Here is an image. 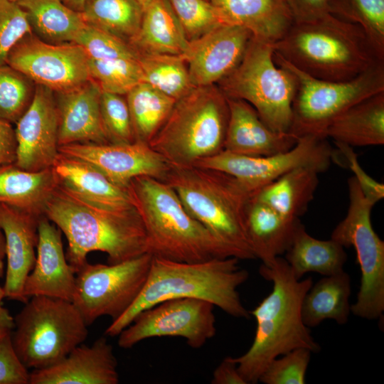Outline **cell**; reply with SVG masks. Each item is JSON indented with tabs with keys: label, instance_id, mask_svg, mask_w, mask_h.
Instances as JSON below:
<instances>
[{
	"label": "cell",
	"instance_id": "6da1fadb",
	"mask_svg": "<svg viewBox=\"0 0 384 384\" xmlns=\"http://www.w3.org/2000/svg\"><path fill=\"white\" fill-rule=\"evenodd\" d=\"M259 272L272 282L271 292L252 311L256 321L250 348L233 357L247 384L256 383L270 363L292 350L304 348L317 353L319 345L302 317L304 295L313 284L311 277L299 279L284 257L261 265Z\"/></svg>",
	"mask_w": 384,
	"mask_h": 384
},
{
	"label": "cell",
	"instance_id": "7a4b0ae2",
	"mask_svg": "<svg viewBox=\"0 0 384 384\" xmlns=\"http://www.w3.org/2000/svg\"><path fill=\"white\" fill-rule=\"evenodd\" d=\"M236 257L213 258L201 262H179L152 256L146 281L137 298L119 318L112 321L105 334L117 336L142 311L174 298L206 300L226 314L247 319L238 293L248 272Z\"/></svg>",
	"mask_w": 384,
	"mask_h": 384
},
{
	"label": "cell",
	"instance_id": "3957f363",
	"mask_svg": "<svg viewBox=\"0 0 384 384\" xmlns=\"http://www.w3.org/2000/svg\"><path fill=\"white\" fill-rule=\"evenodd\" d=\"M272 47L274 53L297 69L328 81L350 80L384 63V56L360 26L330 14L294 21Z\"/></svg>",
	"mask_w": 384,
	"mask_h": 384
},
{
	"label": "cell",
	"instance_id": "277c9868",
	"mask_svg": "<svg viewBox=\"0 0 384 384\" xmlns=\"http://www.w3.org/2000/svg\"><path fill=\"white\" fill-rule=\"evenodd\" d=\"M44 215L65 235L68 241L65 257L75 274L87 262L91 252L106 253L109 264L149 253L146 231L136 208L102 209L82 201L58 184Z\"/></svg>",
	"mask_w": 384,
	"mask_h": 384
},
{
	"label": "cell",
	"instance_id": "5b68a950",
	"mask_svg": "<svg viewBox=\"0 0 384 384\" xmlns=\"http://www.w3.org/2000/svg\"><path fill=\"white\" fill-rule=\"evenodd\" d=\"M129 189L146 231L148 252L152 256L186 262L233 257L191 216L165 181L138 176L130 181Z\"/></svg>",
	"mask_w": 384,
	"mask_h": 384
},
{
	"label": "cell",
	"instance_id": "8992f818",
	"mask_svg": "<svg viewBox=\"0 0 384 384\" xmlns=\"http://www.w3.org/2000/svg\"><path fill=\"white\" fill-rule=\"evenodd\" d=\"M187 211L238 260L255 257L246 232L245 215L254 194L233 176L194 165L172 166L164 180Z\"/></svg>",
	"mask_w": 384,
	"mask_h": 384
},
{
	"label": "cell",
	"instance_id": "52a82bcc",
	"mask_svg": "<svg viewBox=\"0 0 384 384\" xmlns=\"http://www.w3.org/2000/svg\"><path fill=\"white\" fill-rule=\"evenodd\" d=\"M229 108L215 85L195 87L177 100L150 147L172 166L193 165L224 150Z\"/></svg>",
	"mask_w": 384,
	"mask_h": 384
},
{
	"label": "cell",
	"instance_id": "ba28073f",
	"mask_svg": "<svg viewBox=\"0 0 384 384\" xmlns=\"http://www.w3.org/2000/svg\"><path fill=\"white\" fill-rule=\"evenodd\" d=\"M14 318L13 348L32 370L55 365L87 337L84 319L72 302L46 296L30 297Z\"/></svg>",
	"mask_w": 384,
	"mask_h": 384
},
{
	"label": "cell",
	"instance_id": "9c48e42d",
	"mask_svg": "<svg viewBox=\"0 0 384 384\" xmlns=\"http://www.w3.org/2000/svg\"><path fill=\"white\" fill-rule=\"evenodd\" d=\"M217 84L227 97L252 105L271 129L289 132L297 80L275 63L272 43L252 37L240 63Z\"/></svg>",
	"mask_w": 384,
	"mask_h": 384
},
{
	"label": "cell",
	"instance_id": "30bf717a",
	"mask_svg": "<svg viewBox=\"0 0 384 384\" xmlns=\"http://www.w3.org/2000/svg\"><path fill=\"white\" fill-rule=\"evenodd\" d=\"M274 60L290 70L297 80L289 133L298 139L326 138V129L336 118L359 101L384 91V63L352 80L334 82L311 77L274 53Z\"/></svg>",
	"mask_w": 384,
	"mask_h": 384
},
{
	"label": "cell",
	"instance_id": "8fae6325",
	"mask_svg": "<svg viewBox=\"0 0 384 384\" xmlns=\"http://www.w3.org/2000/svg\"><path fill=\"white\" fill-rule=\"evenodd\" d=\"M347 183V213L332 231L331 238L343 247H353L356 250L361 278L351 312L363 319H378L384 311V242L372 225L374 204L366 198L353 176Z\"/></svg>",
	"mask_w": 384,
	"mask_h": 384
},
{
	"label": "cell",
	"instance_id": "7c38bea8",
	"mask_svg": "<svg viewBox=\"0 0 384 384\" xmlns=\"http://www.w3.org/2000/svg\"><path fill=\"white\" fill-rule=\"evenodd\" d=\"M152 255L145 253L117 264H90L76 272L72 302L87 326L99 317L119 318L133 304L146 281Z\"/></svg>",
	"mask_w": 384,
	"mask_h": 384
},
{
	"label": "cell",
	"instance_id": "4fadbf2b",
	"mask_svg": "<svg viewBox=\"0 0 384 384\" xmlns=\"http://www.w3.org/2000/svg\"><path fill=\"white\" fill-rule=\"evenodd\" d=\"M333 148L327 138L305 136L299 138L289 150L270 156H248L225 150L202 159L193 165L226 173L235 178L247 190L255 193L287 172L309 167L319 173L332 163Z\"/></svg>",
	"mask_w": 384,
	"mask_h": 384
},
{
	"label": "cell",
	"instance_id": "5bb4252c",
	"mask_svg": "<svg viewBox=\"0 0 384 384\" xmlns=\"http://www.w3.org/2000/svg\"><path fill=\"white\" fill-rule=\"evenodd\" d=\"M215 306L203 299L174 298L139 313L117 336L118 345L131 348L155 337H180L193 348H200L216 334Z\"/></svg>",
	"mask_w": 384,
	"mask_h": 384
},
{
	"label": "cell",
	"instance_id": "9a60e30c",
	"mask_svg": "<svg viewBox=\"0 0 384 384\" xmlns=\"http://www.w3.org/2000/svg\"><path fill=\"white\" fill-rule=\"evenodd\" d=\"M6 64L54 92L73 90L90 80L89 58L80 45L49 43L33 33L16 43Z\"/></svg>",
	"mask_w": 384,
	"mask_h": 384
},
{
	"label": "cell",
	"instance_id": "2e32d148",
	"mask_svg": "<svg viewBox=\"0 0 384 384\" xmlns=\"http://www.w3.org/2000/svg\"><path fill=\"white\" fill-rule=\"evenodd\" d=\"M63 154L84 161L114 183L128 187L138 176L164 181L170 165L150 146L136 141L131 144L74 143L60 146Z\"/></svg>",
	"mask_w": 384,
	"mask_h": 384
},
{
	"label": "cell",
	"instance_id": "e0dca14e",
	"mask_svg": "<svg viewBox=\"0 0 384 384\" xmlns=\"http://www.w3.org/2000/svg\"><path fill=\"white\" fill-rule=\"evenodd\" d=\"M15 165L38 171L51 168L59 154L58 114L55 93L36 85L33 100L16 123Z\"/></svg>",
	"mask_w": 384,
	"mask_h": 384
},
{
	"label": "cell",
	"instance_id": "ac0fdd59",
	"mask_svg": "<svg viewBox=\"0 0 384 384\" xmlns=\"http://www.w3.org/2000/svg\"><path fill=\"white\" fill-rule=\"evenodd\" d=\"M252 37L242 26L225 24L189 41L181 55L187 64L193 85H215L231 73L242 59Z\"/></svg>",
	"mask_w": 384,
	"mask_h": 384
},
{
	"label": "cell",
	"instance_id": "d6986e66",
	"mask_svg": "<svg viewBox=\"0 0 384 384\" xmlns=\"http://www.w3.org/2000/svg\"><path fill=\"white\" fill-rule=\"evenodd\" d=\"M38 233L36 262L25 281L23 295L27 299L46 296L72 302L75 273L65 257L62 232L43 215Z\"/></svg>",
	"mask_w": 384,
	"mask_h": 384
},
{
	"label": "cell",
	"instance_id": "ffe728a7",
	"mask_svg": "<svg viewBox=\"0 0 384 384\" xmlns=\"http://www.w3.org/2000/svg\"><path fill=\"white\" fill-rule=\"evenodd\" d=\"M117 366L113 347L100 337L75 347L54 366L32 370L28 384H117Z\"/></svg>",
	"mask_w": 384,
	"mask_h": 384
},
{
	"label": "cell",
	"instance_id": "44dd1931",
	"mask_svg": "<svg viewBox=\"0 0 384 384\" xmlns=\"http://www.w3.org/2000/svg\"><path fill=\"white\" fill-rule=\"evenodd\" d=\"M41 218L0 203V228L5 238L7 257L3 288L9 299L23 303L28 300L23 295V287L36 262Z\"/></svg>",
	"mask_w": 384,
	"mask_h": 384
},
{
	"label": "cell",
	"instance_id": "7402d4cb",
	"mask_svg": "<svg viewBox=\"0 0 384 384\" xmlns=\"http://www.w3.org/2000/svg\"><path fill=\"white\" fill-rule=\"evenodd\" d=\"M101 92L91 79L73 90L54 92L59 146L74 143H110L101 117Z\"/></svg>",
	"mask_w": 384,
	"mask_h": 384
},
{
	"label": "cell",
	"instance_id": "603a6c76",
	"mask_svg": "<svg viewBox=\"0 0 384 384\" xmlns=\"http://www.w3.org/2000/svg\"><path fill=\"white\" fill-rule=\"evenodd\" d=\"M226 98L229 117L224 150L248 156H264L285 152L297 144L299 139L292 134L277 132L267 126L248 102Z\"/></svg>",
	"mask_w": 384,
	"mask_h": 384
},
{
	"label": "cell",
	"instance_id": "cb8c5ba5",
	"mask_svg": "<svg viewBox=\"0 0 384 384\" xmlns=\"http://www.w3.org/2000/svg\"><path fill=\"white\" fill-rule=\"evenodd\" d=\"M52 169L60 186L92 206L110 210L136 208L129 186L114 183L84 161L59 152Z\"/></svg>",
	"mask_w": 384,
	"mask_h": 384
},
{
	"label": "cell",
	"instance_id": "d4e9b609",
	"mask_svg": "<svg viewBox=\"0 0 384 384\" xmlns=\"http://www.w3.org/2000/svg\"><path fill=\"white\" fill-rule=\"evenodd\" d=\"M232 24L247 29L254 38L274 44L294 22L286 0H209Z\"/></svg>",
	"mask_w": 384,
	"mask_h": 384
},
{
	"label": "cell",
	"instance_id": "484cf974",
	"mask_svg": "<svg viewBox=\"0 0 384 384\" xmlns=\"http://www.w3.org/2000/svg\"><path fill=\"white\" fill-rule=\"evenodd\" d=\"M299 221L282 215L253 194L247 206L245 225L255 258L269 265L284 255Z\"/></svg>",
	"mask_w": 384,
	"mask_h": 384
},
{
	"label": "cell",
	"instance_id": "4316f807",
	"mask_svg": "<svg viewBox=\"0 0 384 384\" xmlns=\"http://www.w3.org/2000/svg\"><path fill=\"white\" fill-rule=\"evenodd\" d=\"M189 43L169 0H148L129 44L138 54L182 55Z\"/></svg>",
	"mask_w": 384,
	"mask_h": 384
},
{
	"label": "cell",
	"instance_id": "83f0119b",
	"mask_svg": "<svg viewBox=\"0 0 384 384\" xmlns=\"http://www.w3.org/2000/svg\"><path fill=\"white\" fill-rule=\"evenodd\" d=\"M58 186L52 167L31 171L14 164L0 166V203L36 217L44 215L47 203Z\"/></svg>",
	"mask_w": 384,
	"mask_h": 384
},
{
	"label": "cell",
	"instance_id": "f1b7e54d",
	"mask_svg": "<svg viewBox=\"0 0 384 384\" xmlns=\"http://www.w3.org/2000/svg\"><path fill=\"white\" fill-rule=\"evenodd\" d=\"M325 136L350 146L384 144V91L356 103L328 127Z\"/></svg>",
	"mask_w": 384,
	"mask_h": 384
},
{
	"label": "cell",
	"instance_id": "f546056e",
	"mask_svg": "<svg viewBox=\"0 0 384 384\" xmlns=\"http://www.w3.org/2000/svg\"><path fill=\"white\" fill-rule=\"evenodd\" d=\"M284 255V258L299 279L309 272L324 276L337 274L343 270L347 260V254L341 245L331 238L322 240L312 237L301 221Z\"/></svg>",
	"mask_w": 384,
	"mask_h": 384
},
{
	"label": "cell",
	"instance_id": "4dcf8cb0",
	"mask_svg": "<svg viewBox=\"0 0 384 384\" xmlns=\"http://www.w3.org/2000/svg\"><path fill=\"white\" fill-rule=\"evenodd\" d=\"M319 174L312 168H296L259 189L254 196L282 215L299 219L314 198Z\"/></svg>",
	"mask_w": 384,
	"mask_h": 384
},
{
	"label": "cell",
	"instance_id": "1f68e13d",
	"mask_svg": "<svg viewBox=\"0 0 384 384\" xmlns=\"http://www.w3.org/2000/svg\"><path fill=\"white\" fill-rule=\"evenodd\" d=\"M350 295L351 278L344 270L324 276L312 284L304 297L302 317L304 324L315 327L326 319L345 324L351 313Z\"/></svg>",
	"mask_w": 384,
	"mask_h": 384
},
{
	"label": "cell",
	"instance_id": "d6a6232c",
	"mask_svg": "<svg viewBox=\"0 0 384 384\" xmlns=\"http://www.w3.org/2000/svg\"><path fill=\"white\" fill-rule=\"evenodd\" d=\"M26 12L33 33L49 43H74L86 26L81 12L62 0H18Z\"/></svg>",
	"mask_w": 384,
	"mask_h": 384
},
{
	"label": "cell",
	"instance_id": "836d02e7",
	"mask_svg": "<svg viewBox=\"0 0 384 384\" xmlns=\"http://www.w3.org/2000/svg\"><path fill=\"white\" fill-rule=\"evenodd\" d=\"M137 141L149 144L169 116L176 100L146 82L125 95Z\"/></svg>",
	"mask_w": 384,
	"mask_h": 384
},
{
	"label": "cell",
	"instance_id": "e575fe53",
	"mask_svg": "<svg viewBox=\"0 0 384 384\" xmlns=\"http://www.w3.org/2000/svg\"><path fill=\"white\" fill-rule=\"evenodd\" d=\"M143 10L137 0H86L81 14L87 24L129 43L139 30Z\"/></svg>",
	"mask_w": 384,
	"mask_h": 384
},
{
	"label": "cell",
	"instance_id": "d590c367",
	"mask_svg": "<svg viewBox=\"0 0 384 384\" xmlns=\"http://www.w3.org/2000/svg\"><path fill=\"white\" fill-rule=\"evenodd\" d=\"M146 82L176 101L195 87L187 64L181 55L139 54L137 58Z\"/></svg>",
	"mask_w": 384,
	"mask_h": 384
},
{
	"label": "cell",
	"instance_id": "8d00e7d4",
	"mask_svg": "<svg viewBox=\"0 0 384 384\" xmlns=\"http://www.w3.org/2000/svg\"><path fill=\"white\" fill-rule=\"evenodd\" d=\"M328 13L360 26L384 56V0H328Z\"/></svg>",
	"mask_w": 384,
	"mask_h": 384
},
{
	"label": "cell",
	"instance_id": "74e56055",
	"mask_svg": "<svg viewBox=\"0 0 384 384\" xmlns=\"http://www.w3.org/2000/svg\"><path fill=\"white\" fill-rule=\"evenodd\" d=\"M88 65L90 78L102 92L125 95L144 82L143 72L137 59H89Z\"/></svg>",
	"mask_w": 384,
	"mask_h": 384
},
{
	"label": "cell",
	"instance_id": "f35d334b",
	"mask_svg": "<svg viewBox=\"0 0 384 384\" xmlns=\"http://www.w3.org/2000/svg\"><path fill=\"white\" fill-rule=\"evenodd\" d=\"M36 85L8 64L0 65V119L16 124L30 106Z\"/></svg>",
	"mask_w": 384,
	"mask_h": 384
},
{
	"label": "cell",
	"instance_id": "ab89813d",
	"mask_svg": "<svg viewBox=\"0 0 384 384\" xmlns=\"http://www.w3.org/2000/svg\"><path fill=\"white\" fill-rule=\"evenodd\" d=\"M189 41L225 24H232L208 0H169Z\"/></svg>",
	"mask_w": 384,
	"mask_h": 384
},
{
	"label": "cell",
	"instance_id": "60d3db41",
	"mask_svg": "<svg viewBox=\"0 0 384 384\" xmlns=\"http://www.w3.org/2000/svg\"><path fill=\"white\" fill-rule=\"evenodd\" d=\"M74 43L80 45L92 60L137 59L139 55L128 42L87 23Z\"/></svg>",
	"mask_w": 384,
	"mask_h": 384
},
{
	"label": "cell",
	"instance_id": "b9f144b4",
	"mask_svg": "<svg viewBox=\"0 0 384 384\" xmlns=\"http://www.w3.org/2000/svg\"><path fill=\"white\" fill-rule=\"evenodd\" d=\"M100 112L110 143L131 144L137 141L124 95L102 91Z\"/></svg>",
	"mask_w": 384,
	"mask_h": 384
},
{
	"label": "cell",
	"instance_id": "7bdbcfd3",
	"mask_svg": "<svg viewBox=\"0 0 384 384\" xmlns=\"http://www.w3.org/2000/svg\"><path fill=\"white\" fill-rule=\"evenodd\" d=\"M312 352L304 348L292 350L273 359L260 375L265 384H304Z\"/></svg>",
	"mask_w": 384,
	"mask_h": 384
},
{
	"label": "cell",
	"instance_id": "ee69618b",
	"mask_svg": "<svg viewBox=\"0 0 384 384\" xmlns=\"http://www.w3.org/2000/svg\"><path fill=\"white\" fill-rule=\"evenodd\" d=\"M33 33L27 15L16 1L0 0V65L23 37Z\"/></svg>",
	"mask_w": 384,
	"mask_h": 384
},
{
	"label": "cell",
	"instance_id": "f6af8a7d",
	"mask_svg": "<svg viewBox=\"0 0 384 384\" xmlns=\"http://www.w3.org/2000/svg\"><path fill=\"white\" fill-rule=\"evenodd\" d=\"M336 148L333 149L332 162L344 168L349 169L353 173L363 193L374 205L384 197V185L370 176L360 165L357 154L352 146L347 144L334 142Z\"/></svg>",
	"mask_w": 384,
	"mask_h": 384
},
{
	"label": "cell",
	"instance_id": "bcb514c9",
	"mask_svg": "<svg viewBox=\"0 0 384 384\" xmlns=\"http://www.w3.org/2000/svg\"><path fill=\"white\" fill-rule=\"evenodd\" d=\"M11 331L0 330V384H28L30 373L13 348Z\"/></svg>",
	"mask_w": 384,
	"mask_h": 384
},
{
	"label": "cell",
	"instance_id": "7dc6e473",
	"mask_svg": "<svg viewBox=\"0 0 384 384\" xmlns=\"http://www.w3.org/2000/svg\"><path fill=\"white\" fill-rule=\"evenodd\" d=\"M294 21H306L321 17L328 13V0H286Z\"/></svg>",
	"mask_w": 384,
	"mask_h": 384
},
{
	"label": "cell",
	"instance_id": "c3c4849f",
	"mask_svg": "<svg viewBox=\"0 0 384 384\" xmlns=\"http://www.w3.org/2000/svg\"><path fill=\"white\" fill-rule=\"evenodd\" d=\"M17 140L12 124L0 119V166L15 164Z\"/></svg>",
	"mask_w": 384,
	"mask_h": 384
},
{
	"label": "cell",
	"instance_id": "681fc988",
	"mask_svg": "<svg viewBox=\"0 0 384 384\" xmlns=\"http://www.w3.org/2000/svg\"><path fill=\"white\" fill-rule=\"evenodd\" d=\"M212 384H247L240 373L233 357L225 358L215 368L211 379Z\"/></svg>",
	"mask_w": 384,
	"mask_h": 384
},
{
	"label": "cell",
	"instance_id": "f907efd6",
	"mask_svg": "<svg viewBox=\"0 0 384 384\" xmlns=\"http://www.w3.org/2000/svg\"><path fill=\"white\" fill-rule=\"evenodd\" d=\"M5 297V292L3 287H0V330H13L14 326V317L9 311L2 306V301Z\"/></svg>",
	"mask_w": 384,
	"mask_h": 384
},
{
	"label": "cell",
	"instance_id": "816d5d0a",
	"mask_svg": "<svg viewBox=\"0 0 384 384\" xmlns=\"http://www.w3.org/2000/svg\"><path fill=\"white\" fill-rule=\"evenodd\" d=\"M69 8L82 12L86 0H62Z\"/></svg>",
	"mask_w": 384,
	"mask_h": 384
},
{
	"label": "cell",
	"instance_id": "f5cc1de1",
	"mask_svg": "<svg viewBox=\"0 0 384 384\" xmlns=\"http://www.w3.org/2000/svg\"><path fill=\"white\" fill-rule=\"evenodd\" d=\"M6 255V242L5 238L1 228H0V255L3 257Z\"/></svg>",
	"mask_w": 384,
	"mask_h": 384
},
{
	"label": "cell",
	"instance_id": "db71d44e",
	"mask_svg": "<svg viewBox=\"0 0 384 384\" xmlns=\"http://www.w3.org/2000/svg\"><path fill=\"white\" fill-rule=\"evenodd\" d=\"M4 257L0 255V277H1L4 273Z\"/></svg>",
	"mask_w": 384,
	"mask_h": 384
},
{
	"label": "cell",
	"instance_id": "11a10c76",
	"mask_svg": "<svg viewBox=\"0 0 384 384\" xmlns=\"http://www.w3.org/2000/svg\"><path fill=\"white\" fill-rule=\"evenodd\" d=\"M137 1L139 3H140V4L143 6V7H144V6L145 5V4L146 3V1H147L148 0H137Z\"/></svg>",
	"mask_w": 384,
	"mask_h": 384
},
{
	"label": "cell",
	"instance_id": "9f6ffc18",
	"mask_svg": "<svg viewBox=\"0 0 384 384\" xmlns=\"http://www.w3.org/2000/svg\"><path fill=\"white\" fill-rule=\"evenodd\" d=\"M11 1H18V0H11Z\"/></svg>",
	"mask_w": 384,
	"mask_h": 384
},
{
	"label": "cell",
	"instance_id": "6f0895ef",
	"mask_svg": "<svg viewBox=\"0 0 384 384\" xmlns=\"http://www.w3.org/2000/svg\"><path fill=\"white\" fill-rule=\"evenodd\" d=\"M208 1H209V0H208Z\"/></svg>",
	"mask_w": 384,
	"mask_h": 384
}]
</instances>
